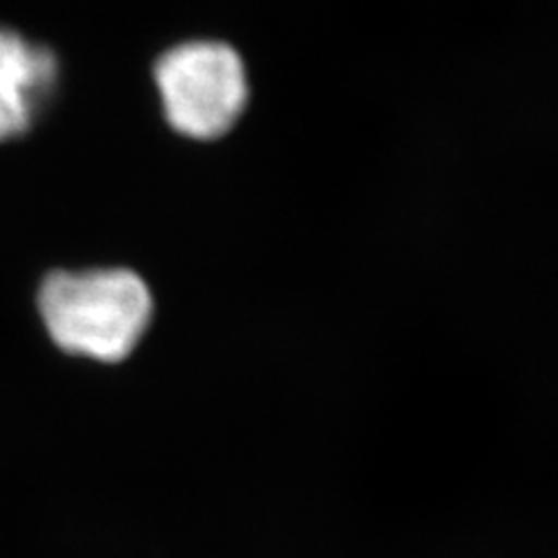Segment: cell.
Masks as SVG:
<instances>
[{"instance_id": "obj_1", "label": "cell", "mask_w": 558, "mask_h": 558, "mask_svg": "<svg viewBox=\"0 0 558 558\" xmlns=\"http://www.w3.org/2000/svg\"><path fill=\"white\" fill-rule=\"evenodd\" d=\"M38 310L65 354L119 363L145 338L154 301L145 279L129 268L57 270L43 279Z\"/></svg>"}, {"instance_id": "obj_2", "label": "cell", "mask_w": 558, "mask_h": 558, "mask_svg": "<svg viewBox=\"0 0 558 558\" xmlns=\"http://www.w3.org/2000/svg\"><path fill=\"white\" fill-rule=\"evenodd\" d=\"M166 121L191 140L229 133L247 108V70L238 51L219 40H191L168 49L154 65Z\"/></svg>"}, {"instance_id": "obj_3", "label": "cell", "mask_w": 558, "mask_h": 558, "mask_svg": "<svg viewBox=\"0 0 558 558\" xmlns=\"http://www.w3.org/2000/svg\"><path fill=\"white\" fill-rule=\"evenodd\" d=\"M59 86V59L20 31L0 26V143L38 124Z\"/></svg>"}]
</instances>
